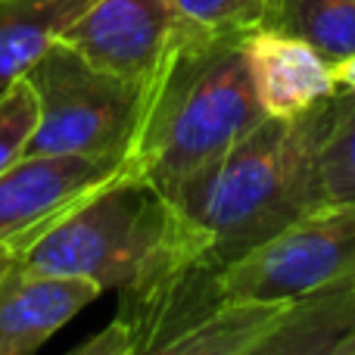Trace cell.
<instances>
[{"label": "cell", "mask_w": 355, "mask_h": 355, "mask_svg": "<svg viewBox=\"0 0 355 355\" xmlns=\"http://www.w3.org/2000/svg\"><path fill=\"white\" fill-rule=\"evenodd\" d=\"M331 100L296 119L265 116L166 196L184 262L218 275L321 206L318 150Z\"/></svg>", "instance_id": "obj_1"}, {"label": "cell", "mask_w": 355, "mask_h": 355, "mask_svg": "<svg viewBox=\"0 0 355 355\" xmlns=\"http://www.w3.org/2000/svg\"><path fill=\"white\" fill-rule=\"evenodd\" d=\"M240 41L178 28L172 50L144 85L141 122L122 172L168 196L262 122Z\"/></svg>", "instance_id": "obj_2"}, {"label": "cell", "mask_w": 355, "mask_h": 355, "mask_svg": "<svg viewBox=\"0 0 355 355\" xmlns=\"http://www.w3.org/2000/svg\"><path fill=\"white\" fill-rule=\"evenodd\" d=\"M178 259L184 256L175 243L168 200L128 172L112 175L19 252L22 268L85 277L100 293L137 287Z\"/></svg>", "instance_id": "obj_3"}, {"label": "cell", "mask_w": 355, "mask_h": 355, "mask_svg": "<svg viewBox=\"0 0 355 355\" xmlns=\"http://www.w3.org/2000/svg\"><path fill=\"white\" fill-rule=\"evenodd\" d=\"M290 306L231 302L215 271L175 262L119 290L116 318L128 324L135 355H246Z\"/></svg>", "instance_id": "obj_4"}, {"label": "cell", "mask_w": 355, "mask_h": 355, "mask_svg": "<svg viewBox=\"0 0 355 355\" xmlns=\"http://www.w3.org/2000/svg\"><path fill=\"white\" fill-rule=\"evenodd\" d=\"M37 97V125L25 156H87L125 162L141 122L144 87L91 66L56 41L25 72Z\"/></svg>", "instance_id": "obj_5"}, {"label": "cell", "mask_w": 355, "mask_h": 355, "mask_svg": "<svg viewBox=\"0 0 355 355\" xmlns=\"http://www.w3.org/2000/svg\"><path fill=\"white\" fill-rule=\"evenodd\" d=\"M225 300L290 306L355 284V202L315 206L218 271Z\"/></svg>", "instance_id": "obj_6"}, {"label": "cell", "mask_w": 355, "mask_h": 355, "mask_svg": "<svg viewBox=\"0 0 355 355\" xmlns=\"http://www.w3.org/2000/svg\"><path fill=\"white\" fill-rule=\"evenodd\" d=\"M178 28L175 0H94L60 41L91 66L144 87L172 50Z\"/></svg>", "instance_id": "obj_7"}, {"label": "cell", "mask_w": 355, "mask_h": 355, "mask_svg": "<svg viewBox=\"0 0 355 355\" xmlns=\"http://www.w3.org/2000/svg\"><path fill=\"white\" fill-rule=\"evenodd\" d=\"M122 172L116 159L25 156L0 175V243L28 246L62 212Z\"/></svg>", "instance_id": "obj_8"}, {"label": "cell", "mask_w": 355, "mask_h": 355, "mask_svg": "<svg viewBox=\"0 0 355 355\" xmlns=\"http://www.w3.org/2000/svg\"><path fill=\"white\" fill-rule=\"evenodd\" d=\"M240 50L259 106L271 119H296L340 94L334 62L300 37L256 28Z\"/></svg>", "instance_id": "obj_9"}, {"label": "cell", "mask_w": 355, "mask_h": 355, "mask_svg": "<svg viewBox=\"0 0 355 355\" xmlns=\"http://www.w3.org/2000/svg\"><path fill=\"white\" fill-rule=\"evenodd\" d=\"M97 296L100 287L85 277L41 275L16 262L0 277V355H37Z\"/></svg>", "instance_id": "obj_10"}, {"label": "cell", "mask_w": 355, "mask_h": 355, "mask_svg": "<svg viewBox=\"0 0 355 355\" xmlns=\"http://www.w3.org/2000/svg\"><path fill=\"white\" fill-rule=\"evenodd\" d=\"M246 355H355V290L300 300Z\"/></svg>", "instance_id": "obj_11"}, {"label": "cell", "mask_w": 355, "mask_h": 355, "mask_svg": "<svg viewBox=\"0 0 355 355\" xmlns=\"http://www.w3.org/2000/svg\"><path fill=\"white\" fill-rule=\"evenodd\" d=\"M94 0H0V91L22 78Z\"/></svg>", "instance_id": "obj_12"}, {"label": "cell", "mask_w": 355, "mask_h": 355, "mask_svg": "<svg viewBox=\"0 0 355 355\" xmlns=\"http://www.w3.org/2000/svg\"><path fill=\"white\" fill-rule=\"evenodd\" d=\"M265 28L300 37L340 62L355 53V0H275Z\"/></svg>", "instance_id": "obj_13"}, {"label": "cell", "mask_w": 355, "mask_h": 355, "mask_svg": "<svg viewBox=\"0 0 355 355\" xmlns=\"http://www.w3.org/2000/svg\"><path fill=\"white\" fill-rule=\"evenodd\" d=\"M321 206L355 202V94L340 91L331 100V116L318 150Z\"/></svg>", "instance_id": "obj_14"}, {"label": "cell", "mask_w": 355, "mask_h": 355, "mask_svg": "<svg viewBox=\"0 0 355 355\" xmlns=\"http://www.w3.org/2000/svg\"><path fill=\"white\" fill-rule=\"evenodd\" d=\"M271 3L275 0H175L184 28L206 37H246L265 28Z\"/></svg>", "instance_id": "obj_15"}, {"label": "cell", "mask_w": 355, "mask_h": 355, "mask_svg": "<svg viewBox=\"0 0 355 355\" xmlns=\"http://www.w3.org/2000/svg\"><path fill=\"white\" fill-rule=\"evenodd\" d=\"M37 125V97L28 78H16L0 91V175L25 159Z\"/></svg>", "instance_id": "obj_16"}, {"label": "cell", "mask_w": 355, "mask_h": 355, "mask_svg": "<svg viewBox=\"0 0 355 355\" xmlns=\"http://www.w3.org/2000/svg\"><path fill=\"white\" fill-rule=\"evenodd\" d=\"M66 355H135V337L122 318H112L103 331L91 334L85 343H78Z\"/></svg>", "instance_id": "obj_17"}, {"label": "cell", "mask_w": 355, "mask_h": 355, "mask_svg": "<svg viewBox=\"0 0 355 355\" xmlns=\"http://www.w3.org/2000/svg\"><path fill=\"white\" fill-rule=\"evenodd\" d=\"M334 78H337L340 91L355 94V53L346 56V60H340V62H334Z\"/></svg>", "instance_id": "obj_18"}, {"label": "cell", "mask_w": 355, "mask_h": 355, "mask_svg": "<svg viewBox=\"0 0 355 355\" xmlns=\"http://www.w3.org/2000/svg\"><path fill=\"white\" fill-rule=\"evenodd\" d=\"M22 250H25V246L22 243H12V240H10V243H0V277H3L6 271L19 262V252H22Z\"/></svg>", "instance_id": "obj_19"}, {"label": "cell", "mask_w": 355, "mask_h": 355, "mask_svg": "<svg viewBox=\"0 0 355 355\" xmlns=\"http://www.w3.org/2000/svg\"><path fill=\"white\" fill-rule=\"evenodd\" d=\"M352 290H355V284H352Z\"/></svg>", "instance_id": "obj_20"}]
</instances>
